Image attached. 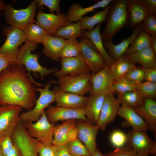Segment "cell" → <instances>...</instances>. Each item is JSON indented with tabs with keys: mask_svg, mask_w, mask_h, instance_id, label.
I'll return each instance as SVG.
<instances>
[{
	"mask_svg": "<svg viewBox=\"0 0 156 156\" xmlns=\"http://www.w3.org/2000/svg\"><path fill=\"white\" fill-rule=\"evenodd\" d=\"M81 54L80 42L77 38L66 40V43L61 53V59L74 57Z\"/></svg>",
	"mask_w": 156,
	"mask_h": 156,
	"instance_id": "cell-36",
	"label": "cell"
},
{
	"mask_svg": "<svg viewBox=\"0 0 156 156\" xmlns=\"http://www.w3.org/2000/svg\"><path fill=\"white\" fill-rule=\"evenodd\" d=\"M119 101L113 94L105 95L97 125L100 129L104 130L108 125L114 121L120 106Z\"/></svg>",
	"mask_w": 156,
	"mask_h": 156,
	"instance_id": "cell-16",
	"label": "cell"
},
{
	"mask_svg": "<svg viewBox=\"0 0 156 156\" xmlns=\"http://www.w3.org/2000/svg\"><path fill=\"white\" fill-rule=\"evenodd\" d=\"M113 0H102L88 7L83 8L79 3H74L68 8L66 16L69 22H77L80 21L83 16L86 14L94 11L100 8L108 6Z\"/></svg>",
	"mask_w": 156,
	"mask_h": 156,
	"instance_id": "cell-23",
	"label": "cell"
},
{
	"mask_svg": "<svg viewBox=\"0 0 156 156\" xmlns=\"http://www.w3.org/2000/svg\"><path fill=\"white\" fill-rule=\"evenodd\" d=\"M37 7L41 9L44 6L47 7L51 12H56L57 14H60V0H36Z\"/></svg>",
	"mask_w": 156,
	"mask_h": 156,
	"instance_id": "cell-44",
	"label": "cell"
},
{
	"mask_svg": "<svg viewBox=\"0 0 156 156\" xmlns=\"http://www.w3.org/2000/svg\"><path fill=\"white\" fill-rule=\"evenodd\" d=\"M85 31L82 29L81 22L79 21L60 28L53 36L60 37L65 40L77 38L83 36Z\"/></svg>",
	"mask_w": 156,
	"mask_h": 156,
	"instance_id": "cell-32",
	"label": "cell"
},
{
	"mask_svg": "<svg viewBox=\"0 0 156 156\" xmlns=\"http://www.w3.org/2000/svg\"><path fill=\"white\" fill-rule=\"evenodd\" d=\"M78 131L76 124L69 131L67 135L68 142L74 140L78 138Z\"/></svg>",
	"mask_w": 156,
	"mask_h": 156,
	"instance_id": "cell-51",
	"label": "cell"
},
{
	"mask_svg": "<svg viewBox=\"0 0 156 156\" xmlns=\"http://www.w3.org/2000/svg\"><path fill=\"white\" fill-rule=\"evenodd\" d=\"M56 83L55 80H52L47 82L44 88H36V91L40 93L39 96L36 99L32 109L20 114V120L23 124L34 122L38 120L45 111V109L51 103L55 102L53 92L50 88L51 84Z\"/></svg>",
	"mask_w": 156,
	"mask_h": 156,
	"instance_id": "cell-4",
	"label": "cell"
},
{
	"mask_svg": "<svg viewBox=\"0 0 156 156\" xmlns=\"http://www.w3.org/2000/svg\"><path fill=\"white\" fill-rule=\"evenodd\" d=\"M127 10L129 25L133 29L150 14L141 0H128Z\"/></svg>",
	"mask_w": 156,
	"mask_h": 156,
	"instance_id": "cell-25",
	"label": "cell"
},
{
	"mask_svg": "<svg viewBox=\"0 0 156 156\" xmlns=\"http://www.w3.org/2000/svg\"><path fill=\"white\" fill-rule=\"evenodd\" d=\"M109 139L111 144L116 148L122 147L127 143V134L119 130H115L112 132L110 135Z\"/></svg>",
	"mask_w": 156,
	"mask_h": 156,
	"instance_id": "cell-40",
	"label": "cell"
},
{
	"mask_svg": "<svg viewBox=\"0 0 156 156\" xmlns=\"http://www.w3.org/2000/svg\"><path fill=\"white\" fill-rule=\"evenodd\" d=\"M49 121L53 124L57 121L79 119L88 121L85 116L84 107L73 109L65 107L49 106L45 111Z\"/></svg>",
	"mask_w": 156,
	"mask_h": 156,
	"instance_id": "cell-15",
	"label": "cell"
},
{
	"mask_svg": "<svg viewBox=\"0 0 156 156\" xmlns=\"http://www.w3.org/2000/svg\"><path fill=\"white\" fill-rule=\"evenodd\" d=\"M146 122L149 129L156 131V102L150 98H144L143 103L133 109Z\"/></svg>",
	"mask_w": 156,
	"mask_h": 156,
	"instance_id": "cell-24",
	"label": "cell"
},
{
	"mask_svg": "<svg viewBox=\"0 0 156 156\" xmlns=\"http://www.w3.org/2000/svg\"><path fill=\"white\" fill-rule=\"evenodd\" d=\"M35 21L29 24L23 30L27 40L37 44H42L49 36Z\"/></svg>",
	"mask_w": 156,
	"mask_h": 156,
	"instance_id": "cell-30",
	"label": "cell"
},
{
	"mask_svg": "<svg viewBox=\"0 0 156 156\" xmlns=\"http://www.w3.org/2000/svg\"><path fill=\"white\" fill-rule=\"evenodd\" d=\"M34 83L38 87L43 85L29 76L23 66L10 65L0 74V105H17L30 110L37 99Z\"/></svg>",
	"mask_w": 156,
	"mask_h": 156,
	"instance_id": "cell-1",
	"label": "cell"
},
{
	"mask_svg": "<svg viewBox=\"0 0 156 156\" xmlns=\"http://www.w3.org/2000/svg\"><path fill=\"white\" fill-rule=\"evenodd\" d=\"M101 26V23H100L92 30L85 31L83 36L91 40L107 65L110 67L114 63L115 60L109 55L104 47L100 32Z\"/></svg>",
	"mask_w": 156,
	"mask_h": 156,
	"instance_id": "cell-27",
	"label": "cell"
},
{
	"mask_svg": "<svg viewBox=\"0 0 156 156\" xmlns=\"http://www.w3.org/2000/svg\"><path fill=\"white\" fill-rule=\"evenodd\" d=\"M6 6V5L4 2L1 0H0V11L4 10Z\"/></svg>",
	"mask_w": 156,
	"mask_h": 156,
	"instance_id": "cell-55",
	"label": "cell"
},
{
	"mask_svg": "<svg viewBox=\"0 0 156 156\" xmlns=\"http://www.w3.org/2000/svg\"><path fill=\"white\" fill-rule=\"evenodd\" d=\"M106 95L90 94L84 107L85 116L88 120L94 124H97Z\"/></svg>",
	"mask_w": 156,
	"mask_h": 156,
	"instance_id": "cell-22",
	"label": "cell"
},
{
	"mask_svg": "<svg viewBox=\"0 0 156 156\" xmlns=\"http://www.w3.org/2000/svg\"><path fill=\"white\" fill-rule=\"evenodd\" d=\"M16 55L0 53V74L10 65L16 63Z\"/></svg>",
	"mask_w": 156,
	"mask_h": 156,
	"instance_id": "cell-46",
	"label": "cell"
},
{
	"mask_svg": "<svg viewBox=\"0 0 156 156\" xmlns=\"http://www.w3.org/2000/svg\"><path fill=\"white\" fill-rule=\"evenodd\" d=\"M150 46L156 54V38L151 36Z\"/></svg>",
	"mask_w": 156,
	"mask_h": 156,
	"instance_id": "cell-53",
	"label": "cell"
},
{
	"mask_svg": "<svg viewBox=\"0 0 156 156\" xmlns=\"http://www.w3.org/2000/svg\"><path fill=\"white\" fill-rule=\"evenodd\" d=\"M76 125L78 131V138L93 156L97 148L96 137L99 128L96 125L83 120H79Z\"/></svg>",
	"mask_w": 156,
	"mask_h": 156,
	"instance_id": "cell-17",
	"label": "cell"
},
{
	"mask_svg": "<svg viewBox=\"0 0 156 156\" xmlns=\"http://www.w3.org/2000/svg\"><path fill=\"white\" fill-rule=\"evenodd\" d=\"M93 156H104L101 151L97 148Z\"/></svg>",
	"mask_w": 156,
	"mask_h": 156,
	"instance_id": "cell-54",
	"label": "cell"
},
{
	"mask_svg": "<svg viewBox=\"0 0 156 156\" xmlns=\"http://www.w3.org/2000/svg\"><path fill=\"white\" fill-rule=\"evenodd\" d=\"M104 156H137V153L129 145L124 146L116 149L113 151L109 152Z\"/></svg>",
	"mask_w": 156,
	"mask_h": 156,
	"instance_id": "cell-43",
	"label": "cell"
},
{
	"mask_svg": "<svg viewBox=\"0 0 156 156\" xmlns=\"http://www.w3.org/2000/svg\"><path fill=\"white\" fill-rule=\"evenodd\" d=\"M14 146L11 136H0V153L3 156H6Z\"/></svg>",
	"mask_w": 156,
	"mask_h": 156,
	"instance_id": "cell-45",
	"label": "cell"
},
{
	"mask_svg": "<svg viewBox=\"0 0 156 156\" xmlns=\"http://www.w3.org/2000/svg\"></svg>",
	"mask_w": 156,
	"mask_h": 156,
	"instance_id": "cell-57",
	"label": "cell"
},
{
	"mask_svg": "<svg viewBox=\"0 0 156 156\" xmlns=\"http://www.w3.org/2000/svg\"><path fill=\"white\" fill-rule=\"evenodd\" d=\"M136 83L123 77L114 79L112 86L114 93H122L136 90Z\"/></svg>",
	"mask_w": 156,
	"mask_h": 156,
	"instance_id": "cell-37",
	"label": "cell"
},
{
	"mask_svg": "<svg viewBox=\"0 0 156 156\" xmlns=\"http://www.w3.org/2000/svg\"><path fill=\"white\" fill-rule=\"evenodd\" d=\"M38 44L28 40L19 49L17 55L16 63L25 66L28 74L30 72L38 73L41 79L43 80L46 76L54 73L59 70L57 68H48L41 65L38 62L39 55L36 54H32L31 51L35 50Z\"/></svg>",
	"mask_w": 156,
	"mask_h": 156,
	"instance_id": "cell-3",
	"label": "cell"
},
{
	"mask_svg": "<svg viewBox=\"0 0 156 156\" xmlns=\"http://www.w3.org/2000/svg\"><path fill=\"white\" fill-rule=\"evenodd\" d=\"M149 13L156 15V0H141Z\"/></svg>",
	"mask_w": 156,
	"mask_h": 156,
	"instance_id": "cell-50",
	"label": "cell"
},
{
	"mask_svg": "<svg viewBox=\"0 0 156 156\" xmlns=\"http://www.w3.org/2000/svg\"><path fill=\"white\" fill-rule=\"evenodd\" d=\"M37 25L43 29L50 36H53L60 28L71 23L64 14H55L38 11L36 16Z\"/></svg>",
	"mask_w": 156,
	"mask_h": 156,
	"instance_id": "cell-12",
	"label": "cell"
},
{
	"mask_svg": "<svg viewBox=\"0 0 156 156\" xmlns=\"http://www.w3.org/2000/svg\"><path fill=\"white\" fill-rule=\"evenodd\" d=\"M3 33L6 39L0 47V53L17 55L18 47L27 40L23 30L10 26L3 29Z\"/></svg>",
	"mask_w": 156,
	"mask_h": 156,
	"instance_id": "cell-13",
	"label": "cell"
},
{
	"mask_svg": "<svg viewBox=\"0 0 156 156\" xmlns=\"http://www.w3.org/2000/svg\"><path fill=\"white\" fill-rule=\"evenodd\" d=\"M11 137L14 145L18 149L23 156H38L37 151L38 141L28 135L20 120Z\"/></svg>",
	"mask_w": 156,
	"mask_h": 156,
	"instance_id": "cell-9",
	"label": "cell"
},
{
	"mask_svg": "<svg viewBox=\"0 0 156 156\" xmlns=\"http://www.w3.org/2000/svg\"><path fill=\"white\" fill-rule=\"evenodd\" d=\"M23 125L30 137L45 145L52 144L54 126L48 120L45 111L36 121Z\"/></svg>",
	"mask_w": 156,
	"mask_h": 156,
	"instance_id": "cell-7",
	"label": "cell"
},
{
	"mask_svg": "<svg viewBox=\"0 0 156 156\" xmlns=\"http://www.w3.org/2000/svg\"><path fill=\"white\" fill-rule=\"evenodd\" d=\"M142 30V23L137 25L133 29L131 34L128 37L117 44H114L112 39L103 40V42L108 54L116 60L122 56L128 47L133 43L140 33Z\"/></svg>",
	"mask_w": 156,
	"mask_h": 156,
	"instance_id": "cell-20",
	"label": "cell"
},
{
	"mask_svg": "<svg viewBox=\"0 0 156 156\" xmlns=\"http://www.w3.org/2000/svg\"><path fill=\"white\" fill-rule=\"evenodd\" d=\"M37 7L35 0L27 8L20 10L15 9L10 4H8L4 10L5 20L10 26L23 30L29 24L34 21Z\"/></svg>",
	"mask_w": 156,
	"mask_h": 156,
	"instance_id": "cell-6",
	"label": "cell"
},
{
	"mask_svg": "<svg viewBox=\"0 0 156 156\" xmlns=\"http://www.w3.org/2000/svg\"><path fill=\"white\" fill-rule=\"evenodd\" d=\"M114 79L110 67L107 66L95 73H91L92 89L90 94L107 95L114 94L112 90Z\"/></svg>",
	"mask_w": 156,
	"mask_h": 156,
	"instance_id": "cell-14",
	"label": "cell"
},
{
	"mask_svg": "<svg viewBox=\"0 0 156 156\" xmlns=\"http://www.w3.org/2000/svg\"><path fill=\"white\" fill-rule=\"evenodd\" d=\"M22 108L13 105H0V136H11L20 120Z\"/></svg>",
	"mask_w": 156,
	"mask_h": 156,
	"instance_id": "cell-11",
	"label": "cell"
},
{
	"mask_svg": "<svg viewBox=\"0 0 156 156\" xmlns=\"http://www.w3.org/2000/svg\"><path fill=\"white\" fill-rule=\"evenodd\" d=\"M65 145L71 156H92L86 146L78 138L68 142Z\"/></svg>",
	"mask_w": 156,
	"mask_h": 156,
	"instance_id": "cell-38",
	"label": "cell"
},
{
	"mask_svg": "<svg viewBox=\"0 0 156 156\" xmlns=\"http://www.w3.org/2000/svg\"><path fill=\"white\" fill-rule=\"evenodd\" d=\"M142 30L151 36L156 38V15L149 14L142 22Z\"/></svg>",
	"mask_w": 156,
	"mask_h": 156,
	"instance_id": "cell-41",
	"label": "cell"
},
{
	"mask_svg": "<svg viewBox=\"0 0 156 156\" xmlns=\"http://www.w3.org/2000/svg\"><path fill=\"white\" fill-rule=\"evenodd\" d=\"M37 151L38 156H54L51 146L45 145L39 141L37 145Z\"/></svg>",
	"mask_w": 156,
	"mask_h": 156,
	"instance_id": "cell-48",
	"label": "cell"
},
{
	"mask_svg": "<svg viewBox=\"0 0 156 156\" xmlns=\"http://www.w3.org/2000/svg\"><path fill=\"white\" fill-rule=\"evenodd\" d=\"M60 69L54 73L58 78L66 75H76L90 72L81 54L76 56L61 59Z\"/></svg>",
	"mask_w": 156,
	"mask_h": 156,
	"instance_id": "cell-18",
	"label": "cell"
},
{
	"mask_svg": "<svg viewBox=\"0 0 156 156\" xmlns=\"http://www.w3.org/2000/svg\"><path fill=\"white\" fill-rule=\"evenodd\" d=\"M0 156H3L0 153Z\"/></svg>",
	"mask_w": 156,
	"mask_h": 156,
	"instance_id": "cell-56",
	"label": "cell"
},
{
	"mask_svg": "<svg viewBox=\"0 0 156 156\" xmlns=\"http://www.w3.org/2000/svg\"><path fill=\"white\" fill-rule=\"evenodd\" d=\"M74 119L65 121L58 126H54V135L52 144L65 145L68 143L67 135L70 128L76 124Z\"/></svg>",
	"mask_w": 156,
	"mask_h": 156,
	"instance_id": "cell-31",
	"label": "cell"
},
{
	"mask_svg": "<svg viewBox=\"0 0 156 156\" xmlns=\"http://www.w3.org/2000/svg\"><path fill=\"white\" fill-rule=\"evenodd\" d=\"M117 99L120 104L133 109L141 105L144 98L137 90L126 92L118 93Z\"/></svg>",
	"mask_w": 156,
	"mask_h": 156,
	"instance_id": "cell-34",
	"label": "cell"
},
{
	"mask_svg": "<svg viewBox=\"0 0 156 156\" xmlns=\"http://www.w3.org/2000/svg\"><path fill=\"white\" fill-rule=\"evenodd\" d=\"M123 77L136 83H141L144 80V67L135 66Z\"/></svg>",
	"mask_w": 156,
	"mask_h": 156,
	"instance_id": "cell-42",
	"label": "cell"
},
{
	"mask_svg": "<svg viewBox=\"0 0 156 156\" xmlns=\"http://www.w3.org/2000/svg\"><path fill=\"white\" fill-rule=\"evenodd\" d=\"M109 8L108 6L91 16H86L83 17L80 21L82 29L89 31L93 29L95 25L106 22Z\"/></svg>",
	"mask_w": 156,
	"mask_h": 156,
	"instance_id": "cell-33",
	"label": "cell"
},
{
	"mask_svg": "<svg viewBox=\"0 0 156 156\" xmlns=\"http://www.w3.org/2000/svg\"><path fill=\"white\" fill-rule=\"evenodd\" d=\"M136 90L144 98L156 99V82L145 81L137 83Z\"/></svg>",
	"mask_w": 156,
	"mask_h": 156,
	"instance_id": "cell-39",
	"label": "cell"
},
{
	"mask_svg": "<svg viewBox=\"0 0 156 156\" xmlns=\"http://www.w3.org/2000/svg\"><path fill=\"white\" fill-rule=\"evenodd\" d=\"M51 147L54 156H71L66 145L52 144Z\"/></svg>",
	"mask_w": 156,
	"mask_h": 156,
	"instance_id": "cell-47",
	"label": "cell"
},
{
	"mask_svg": "<svg viewBox=\"0 0 156 156\" xmlns=\"http://www.w3.org/2000/svg\"><path fill=\"white\" fill-rule=\"evenodd\" d=\"M6 156H23L18 149L14 145Z\"/></svg>",
	"mask_w": 156,
	"mask_h": 156,
	"instance_id": "cell-52",
	"label": "cell"
},
{
	"mask_svg": "<svg viewBox=\"0 0 156 156\" xmlns=\"http://www.w3.org/2000/svg\"><path fill=\"white\" fill-rule=\"evenodd\" d=\"M143 67L144 80L156 82V68Z\"/></svg>",
	"mask_w": 156,
	"mask_h": 156,
	"instance_id": "cell-49",
	"label": "cell"
},
{
	"mask_svg": "<svg viewBox=\"0 0 156 156\" xmlns=\"http://www.w3.org/2000/svg\"><path fill=\"white\" fill-rule=\"evenodd\" d=\"M151 37L149 35L142 30L128 47L124 55L129 56L150 46Z\"/></svg>",
	"mask_w": 156,
	"mask_h": 156,
	"instance_id": "cell-35",
	"label": "cell"
},
{
	"mask_svg": "<svg viewBox=\"0 0 156 156\" xmlns=\"http://www.w3.org/2000/svg\"><path fill=\"white\" fill-rule=\"evenodd\" d=\"M79 42L81 53L92 73L108 66L91 40L83 36Z\"/></svg>",
	"mask_w": 156,
	"mask_h": 156,
	"instance_id": "cell-8",
	"label": "cell"
},
{
	"mask_svg": "<svg viewBox=\"0 0 156 156\" xmlns=\"http://www.w3.org/2000/svg\"><path fill=\"white\" fill-rule=\"evenodd\" d=\"M128 0H113L106 20L104 30L101 33L102 40L112 39L120 30L129 25Z\"/></svg>",
	"mask_w": 156,
	"mask_h": 156,
	"instance_id": "cell-2",
	"label": "cell"
},
{
	"mask_svg": "<svg viewBox=\"0 0 156 156\" xmlns=\"http://www.w3.org/2000/svg\"><path fill=\"white\" fill-rule=\"evenodd\" d=\"M55 98L56 106L73 109L84 107L88 96H80L72 93L63 91L57 86L52 90Z\"/></svg>",
	"mask_w": 156,
	"mask_h": 156,
	"instance_id": "cell-19",
	"label": "cell"
},
{
	"mask_svg": "<svg viewBox=\"0 0 156 156\" xmlns=\"http://www.w3.org/2000/svg\"><path fill=\"white\" fill-rule=\"evenodd\" d=\"M91 75L90 72L76 75H65L59 78L57 83L63 91L84 96L92 90Z\"/></svg>",
	"mask_w": 156,
	"mask_h": 156,
	"instance_id": "cell-5",
	"label": "cell"
},
{
	"mask_svg": "<svg viewBox=\"0 0 156 156\" xmlns=\"http://www.w3.org/2000/svg\"><path fill=\"white\" fill-rule=\"evenodd\" d=\"M66 41V40L62 37L49 35L43 44L44 46L43 53L47 57L59 62Z\"/></svg>",
	"mask_w": 156,
	"mask_h": 156,
	"instance_id": "cell-26",
	"label": "cell"
},
{
	"mask_svg": "<svg viewBox=\"0 0 156 156\" xmlns=\"http://www.w3.org/2000/svg\"><path fill=\"white\" fill-rule=\"evenodd\" d=\"M128 56L124 55L110 67L114 79L123 77L135 66Z\"/></svg>",
	"mask_w": 156,
	"mask_h": 156,
	"instance_id": "cell-29",
	"label": "cell"
},
{
	"mask_svg": "<svg viewBox=\"0 0 156 156\" xmlns=\"http://www.w3.org/2000/svg\"><path fill=\"white\" fill-rule=\"evenodd\" d=\"M127 144L135 151L137 156H156V143L148 136L145 131L133 130L127 134Z\"/></svg>",
	"mask_w": 156,
	"mask_h": 156,
	"instance_id": "cell-10",
	"label": "cell"
},
{
	"mask_svg": "<svg viewBox=\"0 0 156 156\" xmlns=\"http://www.w3.org/2000/svg\"><path fill=\"white\" fill-rule=\"evenodd\" d=\"M156 54L150 46L128 56L134 63L146 68H156Z\"/></svg>",
	"mask_w": 156,
	"mask_h": 156,
	"instance_id": "cell-28",
	"label": "cell"
},
{
	"mask_svg": "<svg viewBox=\"0 0 156 156\" xmlns=\"http://www.w3.org/2000/svg\"><path fill=\"white\" fill-rule=\"evenodd\" d=\"M118 115L125 120L123 125L131 126L132 130L146 131L148 129L146 122L132 108L121 105L120 106Z\"/></svg>",
	"mask_w": 156,
	"mask_h": 156,
	"instance_id": "cell-21",
	"label": "cell"
}]
</instances>
